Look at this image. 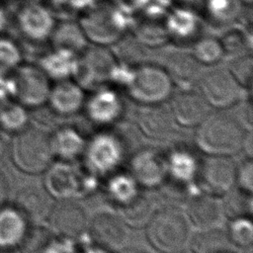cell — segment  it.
I'll use <instances>...</instances> for the list:
<instances>
[{
	"instance_id": "obj_1",
	"label": "cell",
	"mask_w": 253,
	"mask_h": 253,
	"mask_svg": "<svg viewBox=\"0 0 253 253\" xmlns=\"http://www.w3.org/2000/svg\"><path fill=\"white\" fill-rule=\"evenodd\" d=\"M131 19L111 0H104L79 14L78 24L88 42L104 46L123 39L129 31Z\"/></svg>"
},
{
	"instance_id": "obj_2",
	"label": "cell",
	"mask_w": 253,
	"mask_h": 253,
	"mask_svg": "<svg viewBox=\"0 0 253 253\" xmlns=\"http://www.w3.org/2000/svg\"><path fill=\"white\" fill-rule=\"evenodd\" d=\"M191 226L185 211L177 206L167 205L155 210L144 227L153 249L160 253H176L189 244Z\"/></svg>"
},
{
	"instance_id": "obj_3",
	"label": "cell",
	"mask_w": 253,
	"mask_h": 253,
	"mask_svg": "<svg viewBox=\"0 0 253 253\" xmlns=\"http://www.w3.org/2000/svg\"><path fill=\"white\" fill-rule=\"evenodd\" d=\"M195 142L206 155L231 156L241 150L246 129L226 114H209L196 126Z\"/></svg>"
},
{
	"instance_id": "obj_4",
	"label": "cell",
	"mask_w": 253,
	"mask_h": 253,
	"mask_svg": "<svg viewBox=\"0 0 253 253\" xmlns=\"http://www.w3.org/2000/svg\"><path fill=\"white\" fill-rule=\"evenodd\" d=\"M10 155L20 171L32 175L42 173L54 158L50 136L42 128L27 126L14 134L10 144Z\"/></svg>"
},
{
	"instance_id": "obj_5",
	"label": "cell",
	"mask_w": 253,
	"mask_h": 253,
	"mask_svg": "<svg viewBox=\"0 0 253 253\" xmlns=\"http://www.w3.org/2000/svg\"><path fill=\"white\" fill-rule=\"evenodd\" d=\"M123 88L141 105L162 104L173 90V84L163 67L139 63L131 66Z\"/></svg>"
},
{
	"instance_id": "obj_6",
	"label": "cell",
	"mask_w": 253,
	"mask_h": 253,
	"mask_svg": "<svg viewBox=\"0 0 253 253\" xmlns=\"http://www.w3.org/2000/svg\"><path fill=\"white\" fill-rule=\"evenodd\" d=\"M44 172L43 187L57 200H73L87 196L98 187V177L85 169L74 167L70 162L51 163Z\"/></svg>"
},
{
	"instance_id": "obj_7",
	"label": "cell",
	"mask_w": 253,
	"mask_h": 253,
	"mask_svg": "<svg viewBox=\"0 0 253 253\" xmlns=\"http://www.w3.org/2000/svg\"><path fill=\"white\" fill-rule=\"evenodd\" d=\"M123 140L111 131H99L86 141L83 152L85 170L96 177H108L119 171L125 160Z\"/></svg>"
},
{
	"instance_id": "obj_8",
	"label": "cell",
	"mask_w": 253,
	"mask_h": 253,
	"mask_svg": "<svg viewBox=\"0 0 253 253\" xmlns=\"http://www.w3.org/2000/svg\"><path fill=\"white\" fill-rule=\"evenodd\" d=\"M118 61L111 50L101 45L86 47L77 59L73 78L83 89L95 90L110 83L111 76Z\"/></svg>"
},
{
	"instance_id": "obj_9",
	"label": "cell",
	"mask_w": 253,
	"mask_h": 253,
	"mask_svg": "<svg viewBox=\"0 0 253 253\" xmlns=\"http://www.w3.org/2000/svg\"><path fill=\"white\" fill-rule=\"evenodd\" d=\"M236 163L231 156L206 155L200 159L196 185L203 193L221 197L235 186Z\"/></svg>"
},
{
	"instance_id": "obj_10",
	"label": "cell",
	"mask_w": 253,
	"mask_h": 253,
	"mask_svg": "<svg viewBox=\"0 0 253 253\" xmlns=\"http://www.w3.org/2000/svg\"><path fill=\"white\" fill-rule=\"evenodd\" d=\"M11 75L15 83L16 101L32 110L46 104L51 85L49 78L38 65L23 62Z\"/></svg>"
},
{
	"instance_id": "obj_11",
	"label": "cell",
	"mask_w": 253,
	"mask_h": 253,
	"mask_svg": "<svg viewBox=\"0 0 253 253\" xmlns=\"http://www.w3.org/2000/svg\"><path fill=\"white\" fill-rule=\"evenodd\" d=\"M14 21L21 36L32 43L49 41L56 24L51 11L41 2H23L16 10Z\"/></svg>"
},
{
	"instance_id": "obj_12",
	"label": "cell",
	"mask_w": 253,
	"mask_h": 253,
	"mask_svg": "<svg viewBox=\"0 0 253 253\" xmlns=\"http://www.w3.org/2000/svg\"><path fill=\"white\" fill-rule=\"evenodd\" d=\"M45 219L51 233L73 240L87 232L89 223L84 208L73 200H58L53 203Z\"/></svg>"
},
{
	"instance_id": "obj_13",
	"label": "cell",
	"mask_w": 253,
	"mask_h": 253,
	"mask_svg": "<svg viewBox=\"0 0 253 253\" xmlns=\"http://www.w3.org/2000/svg\"><path fill=\"white\" fill-rule=\"evenodd\" d=\"M87 233L92 241L112 253H118L125 247L129 239L128 226L118 213L99 212L88 223Z\"/></svg>"
},
{
	"instance_id": "obj_14",
	"label": "cell",
	"mask_w": 253,
	"mask_h": 253,
	"mask_svg": "<svg viewBox=\"0 0 253 253\" xmlns=\"http://www.w3.org/2000/svg\"><path fill=\"white\" fill-rule=\"evenodd\" d=\"M198 91L210 107L225 109L235 105L241 87L228 70H211L200 76Z\"/></svg>"
},
{
	"instance_id": "obj_15",
	"label": "cell",
	"mask_w": 253,
	"mask_h": 253,
	"mask_svg": "<svg viewBox=\"0 0 253 253\" xmlns=\"http://www.w3.org/2000/svg\"><path fill=\"white\" fill-rule=\"evenodd\" d=\"M128 173L139 188L157 189L167 176L165 155L153 148L139 149L129 158Z\"/></svg>"
},
{
	"instance_id": "obj_16",
	"label": "cell",
	"mask_w": 253,
	"mask_h": 253,
	"mask_svg": "<svg viewBox=\"0 0 253 253\" xmlns=\"http://www.w3.org/2000/svg\"><path fill=\"white\" fill-rule=\"evenodd\" d=\"M87 119L97 126H111L117 123L124 114V102L113 88L104 85L95 90L85 100L84 107Z\"/></svg>"
},
{
	"instance_id": "obj_17",
	"label": "cell",
	"mask_w": 253,
	"mask_h": 253,
	"mask_svg": "<svg viewBox=\"0 0 253 253\" xmlns=\"http://www.w3.org/2000/svg\"><path fill=\"white\" fill-rule=\"evenodd\" d=\"M169 110L175 124L184 127L198 126L210 114V106L196 89L179 90L172 97Z\"/></svg>"
},
{
	"instance_id": "obj_18",
	"label": "cell",
	"mask_w": 253,
	"mask_h": 253,
	"mask_svg": "<svg viewBox=\"0 0 253 253\" xmlns=\"http://www.w3.org/2000/svg\"><path fill=\"white\" fill-rule=\"evenodd\" d=\"M164 22L169 41L190 43L200 38L201 20L198 13L191 7L174 5L166 13Z\"/></svg>"
},
{
	"instance_id": "obj_19",
	"label": "cell",
	"mask_w": 253,
	"mask_h": 253,
	"mask_svg": "<svg viewBox=\"0 0 253 253\" xmlns=\"http://www.w3.org/2000/svg\"><path fill=\"white\" fill-rule=\"evenodd\" d=\"M191 225L197 229L220 227L224 214L218 197L197 193L187 202L185 211Z\"/></svg>"
},
{
	"instance_id": "obj_20",
	"label": "cell",
	"mask_w": 253,
	"mask_h": 253,
	"mask_svg": "<svg viewBox=\"0 0 253 253\" xmlns=\"http://www.w3.org/2000/svg\"><path fill=\"white\" fill-rule=\"evenodd\" d=\"M139 132L151 140H164L173 131L174 120L169 109L162 104L141 105L135 116Z\"/></svg>"
},
{
	"instance_id": "obj_21",
	"label": "cell",
	"mask_w": 253,
	"mask_h": 253,
	"mask_svg": "<svg viewBox=\"0 0 253 253\" xmlns=\"http://www.w3.org/2000/svg\"><path fill=\"white\" fill-rule=\"evenodd\" d=\"M85 100L84 89L78 83L66 79L56 81L50 87L46 103L56 116L69 117L83 109Z\"/></svg>"
},
{
	"instance_id": "obj_22",
	"label": "cell",
	"mask_w": 253,
	"mask_h": 253,
	"mask_svg": "<svg viewBox=\"0 0 253 253\" xmlns=\"http://www.w3.org/2000/svg\"><path fill=\"white\" fill-rule=\"evenodd\" d=\"M52 204L51 196L43 186L29 184L18 190L14 208L28 221H40L46 218Z\"/></svg>"
},
{
	"instance_id": "obj_23",
	"label": "cell",
	"mask_w": 253,
	"mask_h": 253,
	"mask_svg": "<svg viewBox=\"0 0 253 253\" xmlns=\"http://www.w3.org/2000/svg\"><path fill=\"white\" fill-rule=\"evenodd\" d=\"M199 65L192 54L177 51L167 57L163 68L173 86H177L179 90H189L195 89L198 84L201 76Z\"/></svg>"
},
{
	"instance_id": "obj_24",
	"label": "cell",
	"mask_w": 253,
	"mask_h": 253,
	"mask_svg": "<svg viewBox=\"0 0 253 253\" xmlns=\"http://www.w3.org/2000/svg\"><path fill=\"white\" fill-rule=\"evenodd\" d=\"M164 18L139 13L132 16L128 32L141 45L150 47L163 45L169 42Z\"/></svg>"
},
{
	"instance_id": "obj_25",
	"label": "cell",
	"mask_w": 253,
	"mask_h": 253,
	"mask_svg": "<svg viewBox=\"0 0 253 253\" xmlns=\"http://www.w3.org/2000/svg\"><path fill=\"white\" fill-rule=\"evenodd\" d=\"M50 136L53 156L63 162H72L82 157L87 139L70 126L57 127Z\"/></svg>"
},
{
	"instance_id": "obj_26",
	"label": "cell",
	"mask_w": 253,
	"mask_h": 253,
	"mask_svg": "<svg viewBox=\"0 0 253 253\" xmlns=\"http://www.w3.org/2000/svg\"><path fill=\"white\" fill-rule=\"evenodd\" d=\"M78 55L63 49L52 48L42 54L38 66L50 79L61 81L74 76L77 67Z\"/></svg>"
},
{
	"instance_id": "obj_27",
	"label": "cell",
	"mask_w": 253,
	"mask_h": 253,
	"mask_svg": "<svg viewBox=\"0 0 253 253\" xmlns=\"http://www.w3.org/2000/svg\"><path fill=\"white\" fill-rule=\"evenodd\" d=\"M167 176L166 178L182 184L194 185L200 159L187 148L177 147L165 155Z\"/></svg>"
},
{
	"instance_id": "obj_28",
	"label": "cell",
	"mask_w": 253,
	"mask_h": 253,
	"mask_svg": "<svg viewBox=\"0 0 253 253\" xmlns=\"http://www.w3.org/2000/svg\"><path fill=\"white\" fill-rule=\"evenodd\" d=\"M28 224L15 208H0V248L19 247L30 229Z\"/></svg>"
},
{
	"instance_id": "obj_29",
	"label": "cell",
	"mask_w": 253,
	"mask_h": 253,
	"mask_svg": "<svg viewBox=\"0 0 253 253\" xmlns=\"http://www.w3.org/2000/svg\"><path fill=\"white\" fill-rule=\"evenodd\" d=\"M103 192L107 201L118 209L135 198L140 190L128 172L117 171L106 177Z\"/></svg>"
},
{
	"instance_id": "obj_30",
	"label": "cell",
	"mask_w": 253,
	"mask_h": 253,
	"mask_svg": "<svg viewBox=\"0 0 253 253\" xmlns=\"http://www.w3.org/2000/svg\"><path fill=\"white\" fill-rule=\"evenodd\" d=\"M49 41L52 48L63 49L79 55L87 47V39L78 22L69 19L55 24Z\"/></svg>"
},
{
	"instance_id": "obj_31",
	"label": "cell",
	"mask_w": 253,
	"mask_h": 253,
	"mask_svg": "<svg viewBox=\"0 0 253 253\" xmlns=\"http://www.w3.org/2000/svg\"><path fill=\"white\" fill-rule=\"evenodd\" d=\"M189 245L192 253H231L234 251L226 231L220 227L198 229L194 235H191Z\"/></svg>"
},
{
	"instance_id": "obj_32",
	"label": "cell",
	"mask_w": 253,
	"mask_h": 253,
	"mask_svg": "<svg viewBox=\"0 0 253 253\" xmlns=\"http://www.w3.org/2000/svg\"><path fill=\"white\" fill-rule=\"evenodd\" d=\"M243 5L241 0H205L204 12L212 25L226 27L241 18Z\"/></svg>"
},
{
	"instance_id": "obj_33",
	"label": "cell",
	"mask_w": 253,
	"mask_h": 253,
	"mask_svg": "<svg viewBox=\"0 0 253 253\" xmlns=\"http://www.w3.org/2000/svg\"><path fill=\"white\" fill-rule=\"evenodd\" d=\"M118 211L128 227L139 228L146 225L155 211V208L151 199L140 192L130 202L118 208Z\"/></svg>"
},
{
	"instance_id": "obj_34",
	"label": "cell",
	"mask_w": 253,
	"mask_h": 253,
	"mask_svg": "<svg viewBox=\"0 0 253 253\" xmlns=\"http://www.w3.org/2000/svg\"><path fill=\"white\" fill-rule=\"evenodd\" d=\"M29 109L15 99L0 103V130L15 134L29 126Z\"/></svg>"
},
{
	"instance_id": "obj_35",
	"label": "cell",
	"mask_w": 253,
	"mask_h": 253,
	"mask_svg": "<svg viewBox=\"0 0 253 253\" xmlns=\"http://www.w3.org/2000/svg\"><path fill=\"white\" fill-rule=\"evenodd\" d=\"M221 207L224 217L230 219L251 217L253 211L252 194L246 193L234 187L221 196Z\"/></svg>"
},
{
	"instance_id": "obj_36",
	"label": "cell",
	"mask_w": 253,
	"mask_h": 253,
	"mask_svg": "<svg viewBox=\"0 0 253 253\" xmlns=\"http://www.w3.org/2000/svg\"><path fill=\"white\" fill-rule=\"evenodd\" d=\"M23 62L21 45L6 34L0 35V74H11Z\"/></svg>"
},
{
	"instance_id": "obj_37",
	"label": "cell",
	"mask_w": 253,
	"mask_h": 253,
	"mask_svg": "<svg viewBox=\"0 0 253 253\" xmlns=\"http://www.w3.org/2000/svg\"><path fill=\"white\" fill-rule=\"evenodd\" d=\"M191 54L200 64L213 65L222 58L224 52L218 39L205 37L194 42Z\"/></svg>"
},
{
	"instance_id": "obj_38",
	"label": "cell",
	"mask_w": 253,
	"mask_h": 253,
	"mask_svg": "<svg viewBox=\"0 0 253 253\" xmlns=\"http://www.w3.org/2000/svg\"><path fill=\"white\" fill-rule=\"evenodd\" d=\"M225 231L233 247L238 249L252 247L253 225L251 217L230 219Z\"/></svg>"
},
{
	"instance_id": "obj_39",
	"label": "cell",
	"mask_w": 253,
	"mask_h": 253,
	"mask_svg": "<svg viewBox=\"0 0 253 253\" xmlns=\"http://www.w3.org/2000/svg\"><path fill=\"white\" fill-rule=\"evenodd\" d=\"M222 46L223 52L232 54L234 56L245 54L247 49L251 50L252 39L242 28H230L226 33L218 39Z\"/></svg>"
},
{
	"instance_id": "obj_40",
	"label": "cell",
	"mask_w": 253,
	"mask_h": 253,
	"mask_svg": "<svg viewBox=\"0 0 253 253\" xmlns=\"http://www.w3.org/2000/svg\"><path fill=\"white\" fill-rule=\"evenodd\" d=\"M228 71L241 88H251L253 78V63L250 53L235 56V59L232 61Z\"/></svg>"
},
{
	"instance_id": "obj_41",
	"label": "cell",
	"mask_w": 253,
	"mask_h": 253,
	"mask_svg": "<svg viewBox=\"0 0 253 253\" xmlns=\"http://www.w3.org/2000/svg\"><path fill=\"white\" fill-rule=\"evenodd\" d=\"M235 185L238 189L252 194L253 192V162L252 158L246 157L236 164Z\"/></svg>"
},
{
	"instance_id": "obj_42",
	"label": "cell",
	"mask_w": 253,
	"mask_h": 253,
	"mask_svg": "<svg viewBox=\"0 0 253 253\" xmlns=\"http://www.w3.org/2000/svg\"><path fill=\"white\" fill-rule=\"evenodd\" d=\"M75 240L51 236L37 253H78Z\"/></svg>"
},
{
	"instance_id": "obj_43",
	"label": "cell",
	"mask_w": 253,
	"mask_h": 253,
	"mask_svg": "<svg viewBox=\"0 0 253 253\" xmlns=\"http://www.w3.org/2000/svg\"><path fill=\"white\" fill-rule=\"evenodd\" d=\"M120 9L130 16L141 13L148 5L149 0H111Z\"/></svg>"
},
{
	"instance_id": "obj_44",
	"label": "cell",
	"mask_w": 253,
	"mask_h": 253,
	"mask_svg": "<svg viewBox=\"0 0 253 253\" xmlns=\"http://www.w3.org/2000/svg\"><path fill=\"white\" fill-rule=\"evenodd\" d=\"M15 97V83L11 74H0V103Z\"/></svg>"
},
{
	"instance_id": "obj_45",
	"label": "cell",
	"mask_w": 253,
	"mask_h": 253,
	"mask_svg": "<svg viewBox=\"0 0 253 253\" xmlns=\"http://www.w3.org/2000/svg\"><path fill=\"white\" fill-rule=\"evenodd\" d=\"M240 116L241 119L239 124L246 129L251 130L252 128V103L251 100H248L240 107Z\"/></svg>"
},
{
	"instance_id": "obj_46",
	"label": "cell",
	"mask_w": 253,
	"mask_h": 253,
	"mask_svg": "<svg viewBox=\"0 0 253 253\" xmlns=\"http://www.w3.org/2000/svg\"><path fill=\"white\" fill-rule=\"evenodd\" d=\"M10 14L7 10V8L0 4V35H4L6 34V31L9 28L10 25Z\"/></svg>"
},
{
	"instance_id": "obj_47",
	"label": "cell",
	"mask_w": 253,
	"mask_h": 253,
	"mask_svg": "<svg viewBox=\"0 0 253 253\" xmlns=\"http://www.w3.org/2000/svg\"><path fill=\"white\" fill-rule=\"evenodd\" d=\"M8 196V184L2 171L0 170V208L3 207Z\"/></svg>"
},
{
	"instance_id": "obj_48",
	"label": "cell",
	"mask_w": 253,
	"mask_h": 253,
	"mask_svg": "<svg viewBox=\"0 0 253 253\" xmlns=\"http://www.w3.org/2000/svg\"><path fill=\"white\" fill-rule=\"evenodd\" d=\"M78 253H112L102 247H99L95 244H89L81 251H78Z\"/></svg>"
},
{
	"instance_id": "obj_49",
	"label": "cell",
	"mask_w": 253,
	"mask_h": 253,
	"mask_svg": "<svg viewBox=\"0 0 253 253\" xmlns=\"http://www.w3.org/2000/svg\"><path fill=\"white\" fill-rule=\"evenodd\" d=\"M118 253H149V252L146 251L145 249H141V248H136V247H125L124 249H122V250L119 251Z\"/></svg>"
},
{
	"instance_id": "obj_50",
	"label": "cell",
	"mask_w": 253,
	"mask_h": 253,
	"mask_svg": "<svg viewBox=\"0 0 253 253\" xmlns=\"http://www.w3.org/2000/svg\"><path fill=\"white\" fill-rule=\"evenodd\" d=\"M23 2H32V3H38V2H42V0H22Z\"/></svg>"
},
{
	"instance_id": "obj_51",
	"label": "cell",
	"mask_w": 253,
	"mask_h": 253,
	"mask_svg": "<svg viewBox=\"0 0 253 253\" xmlns=\"http://www.w3.org/2000/svg\"><path fill=\"white\" fill-rule=\"evenodd\" d=\"M244 4H248V5H250L251 3H252V0H241Z\"/></svg>"
},
{
	"instance_id": "obj_52",
	"label": "cell",
	"mask_w": 253,
	"mask_h": 253,
	"mask_svg": "<svg viewBox=\"0 0 253 253\" xmlns=\"http://www.w3.org/2000/svg\"><path fill=\"white\" fill-rule=\"evenodd\" d=\"M176 253H192L191 251H186V250H182V251H179V252H176Z\"/></svg>"
},
{
	"instance_id": "obj_53",
	"label": "cell",
	"mask_w": 253,
	"mask_h": 253,
	"mask_svg": "<svg viewBox=\"0 0 253 253\" xmlns=\"http://www.w3.org/2000/svg\"><path fill=\"white\" fill-rule=\"evenodd\" d=\"M231 253H235V252H234V251H233V252H231Z\"/></svg>"
}]
</instances>
